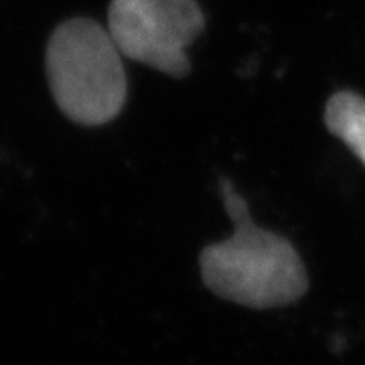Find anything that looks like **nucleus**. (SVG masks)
Returning <instances> with one entry per match:
<instances>
[{"label":"nucleus","instance_id":"nucleus-2","mask_svg":"<svg viewBox=\"0 0 365 365\" xmlns=\"http://www.w3.org/2000/svg\"><path fill=\"white\" fill-rule=\"evenodd\" d=\"M47 79L55 104L71 122L102 126L122 112L128 79L110 31L86 16L57 26L47 43Z\"/></svg>","mask_w":365,"mask_h":365},{"label":"nucleus","instance_id":"nucleus-4","mask_svg":"<svg viewBox=\"0 0 365 365\" xmlns=\"http://www.w3.org/2000/svg\"><path fill=\"white\" fill-rule=\"evenodd\" d=\"M325 124L331 134L353 150L365 167V98L355 91H337L325 108Z\"/></svg>","mask_w":365,"mask_h":365},{"label":"nucleus","instance_id":"nucleus-1","mask_svg":"<svg viewBox=\"0 0 365 365\" xmlns=\"http://www.w3.org/2000/svg\"><path fill=\"white\" fill-rule=\"evenodd\" d=\"M234 234L209 244L199 254L203 284L223 300L250 309L292 304L309 290V274L297 248L287 237L252 222L246 199L234 185L220 182Z\"/></svg>","mask_w":365,"mask_h":365},{"label":"nucleus","instance_id":"nucleus-3","mask_svg":"<svg viewBox=\"0 0 365 365\" xmlns=\"http://www.w3.org/2000/svg\"><path fill=\"white\" fill-rule=\"evenodd\" d=\"M203 26L195 0H112L108 9V31L118 51L170 78L191 71L185 49Z\"/></svg>","mask_w":365,"mask_h":365}]
</instances>
